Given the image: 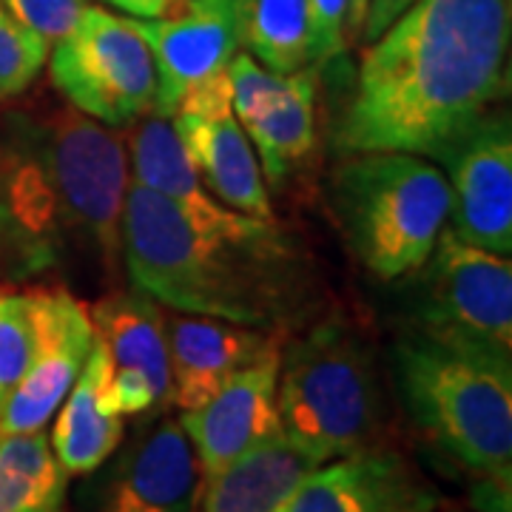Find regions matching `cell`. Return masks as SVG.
I'll use <instances>...</instances> for the list:
<instances>
[{"instance_id": "2", "label": "cell", "mask_w": 512, "mask_h": 512, "mask_svg": "<svg viewBox=\"0 0 512 512\" xmlns=\"http://www.w3.org/2000/svg\"><path fill=\"white\" fill-rule=\"evenodd\" d=\"M128 160L111 128L69 103L0 123V271L15 279L123 265Z\"/></svg>"}, {"instance_id": "13", "label": "cell", "mask_w": 512, "mask_h": 512, "mask_svg": "<svg viewBox=\"0 0 512 512\" xmlns=\"http://www.w3.org/2000/svg\"><path fill=\"white\" fill-rule=\"evenodd\" d=\"M202 470L180 421H157L114 461L94 512H197Z\"/></svg>"}, {"instance_id": "18", "label": "cell", "mask_w": 512, "mask_h": 512, "mask_svg": "<svg viewBox=\"0 0 512 512\" xmlns=\"http://www.w3.org/2000/svg\"><path fill=\"white\" fill-rule=\"evenodd\" d=\"M128 180L160 194L177 205L185 217L208 228H228L245 220V214L222 205L191 165L174 123L160 114H146L126 128Z\"/></svg>"}, {"instance_id": "27", "label": "cell", "mask_w": 512, "mask_h": 512, "mask_svg": "<svg viewBox=\"0 0 512 512\" xmlns=\"http://www.w3.org/2000/svg\"><path fill=\"white\" fill-rule=\"evenodd\" d=\"M15 18L49 46L72 29L86 0H0Z\"/></svg>"}, {"instance_id": "22", "label": "cell", "mask_w": 512, "mask_h": 512, "mask_svg": "<svg viewBox=\"0 0 512 512\" xmlns=\"http://www.w3.org/2000/svg\"><path fill=\"white\" fill-rule=\"evenodd\" d=\"M234 9L239 49L268 72L288 77L316 69L305 0H234Z\"/></svg>"}, {"instance_id": "16", "label": "cell", "mask_w": 512, "mask_h": 512, "mask_svg": "<svg viewBox=\"0 0 512 512\" xmlns=\"http://www.w3.org/2000/svg\"><path fill=\"white\" fill-rule=\"evenodd\" d=\"M202 185L231 211L254 220H274L268 183L256 151L234 117V109L177 111L171 117Z\"/></svg>"}, {"instance_id": "31", "label": "cell", "mask_w": 512, "mask_h": 512, "mask_svg": "<svg viewBox=\"0 0 512 512\" xmlns=\"http://www.w3.org/2000/svg\"><path fill=\"white\" fill-rule=\"evenodd\" d=\"M473 507L478 512H510L512 481L478 478L476 487H473Z\"/></svg>"}, {"instance_id": "20", "label": "cell", "mask_w": 512, "mask_h": 512, "mask_svg": "<svg viewBox=\"0 0 512 512\" xmlns=\"http://www.w3.org/2000/svg\"><path fill=\"white\" fill-rule=\"evenodd\" d=\"M86 308L94 336L109 350L111 367L143 373L160 404L171 402L163 305L154 302L148 293L128 288L106 293Z\"/></svg>"}, {"instance_id": "17", "label": "cell", "mask_w": 512, "mask_h": 512, "mask_svg": "<svg viewBox=\"0 0 512 512\" xmlns=\"http://www.w3.org/2000/svg\"><path fill=\"white\" fill-rule=\"evenodd\" d=\"M111 370L109 350L94 336L86 365L52 419L49 441L66 476L100 470L123 444L126 419L111 404Z\"/></svg>"}, {"instance_id": "24", "label": "cell", "mask_w": 512, "mask_h": 512, "mask_svg": "<svg viewBox=\"0 0 512 512\" xmlns=\"http://www.w3.org/2000/svg\"><path fill=\"white\" fill-rule=\"evenodd\" d=\"M49 43L26 29L0 3V103L15 100L37 83L49 60Z\"/></svg>"}, {"instance_id": "28", "label": "cell", "mask_w": 512, "mask_h": 512, "mask_svg": "<svg viewBox=\"0 0 512 512\" xmlns=\"http://www.w3.org/2000/svg\"><path fill=\"white\" fill-rule=\"evenodd\" d=\"M313 35V63L322 69L348 49L350 0H305Z\"/></svg>"}, {"instance_id": "33", "label": "cell", "mask_w": 512, "mask_h": 512, "mask_svg": "<svg viewBox=\"0 0 512 512\" xmlns=\"http://www.w3.org/2000/svg\"><path fill=\"white\" fill-rule=\"evenodd\" d=\"M365 15H367V0H350V12H348V40H353V43H362V29H365Z\"/></svg>"}, {"instance_id": "5", "label": "cell", "mask_w": 512, "mask_h": 512, "mask_svg": "<svg viewBox=\"0 0 512 512\" xmlns=\"http://www.w3.org/2000/svg\"><path fill=\"white\" fill-rule=\"evenodd\" d=\"M330 197L353 256L384 282L419 274L450 217L444 171L407 151L345 154Z\"/></svg>"}, {"instance_id": "8", "label": "cell", "mask_w": 512, "mask_h": 512, "mask_svg": "<svg viewBox=\"0 0 512 512\" xmlns=\"http://www.w3.org/2000/svg\"><path fill=\"white\" fill-rule=\"evenodd\" d=\"M416 330L464 348L512 356V259L467 245L444 225L421 265Z\"/></svg>"}, {"instance_id": "19", "label": "cell", "mask_w": 512, "mask_h": 512, "mask_svg": "<svg viewBox=\"0 0 512 512\" xmlns=\"http://www.w3.org/2000/svg\"><path fill=\"white\" fill-rule=\"evenodd\" d=\"M322 461L282 430L202 478L200 512H279Z\"/></svg>"}, {"instance_id": "11", "label": "cell", "mask_w": 512, "mask_h": 512, "mask_svg": "<svg viewBox=\"0 0 512 512\" xmlns=\"http://www.w3.org/2000/svg\"><path fill=\"white\" fill-rule=\"evenodd\" d=\"M134 29L146 40L157 72L151 114L168 120L180 109L185 94L202 80L225 72L239 52L234 0H185L168 18L134 20Z\"/></svg>"}, {"instance_id": "23", "label": "cell", "mask_w": 512, "mask_h": 512, "mask_svg": "<svg viewBox=\"0 0 512 512\" xmlns=\"http://www.w3.org/2000/svg\"><path fill=\"white\" fill-rule=\"evenodd\" d=\"M69 476L43 430L0 439V512H69Z\"/></svg>"}, {"instance_id": "21", "label": "cell", "mask_w": 512, "mask_h": 512, "mask_svg": "<svg viewBox=\"0 0 512 512\" xmlns=\"http://www.w3.org/2000/svg\"><path fill=\"white\" fill-rule=\"evenodd\" d=\"M316 74L319 69L291 74L285 92L259 117L242 123L265 183L288 180L311 157L316 146Z\"/></svg>"}, {"instance_id": "25", "label": "cell", "mask_w": 512, "mask_h": 512, "mask_svg": "<svg viewBox=\"0 0 512 512\" xmlns=\"http://www.w3.org/2000/svg\"><path fill=\"white\" fill-rule=\"evenodd\" d=\"M35 348L29 291H0V410L23 379Z\"/></svg>"}, {"instance_id": "6", "label": "cell", "mask_w": 512, "mask_h": 512, "mask_svg": "<svg viewBox=\"0 0 512 512\" xmlns=\"http://www.w3.org/2000/svg\"><path fill=\"white\" fill-rule=\"evenodd\" d=\"M282 433L322 464L376 441L382 384L373 353L345 316L333 313L285 339L276 379Z\"/></svg>"}, {"instance_id": "1", "label": "cell", "mask_w": 512, "mask_h": 512, "mask_svg": "<svg viewBox=\"0 0 512 512\" xmlns=\"http://www.w3.org/2000/svg\"><path fill=\"white\" fill-rule=\"evenodd\" d=\"M510 29V0H413L362 52L333 148L436 160L507 97Z\"/></svg>"}, {"instance_id": "7", "label": "cell", "mask_w": 512, "mask_h": 512, "mask_svg": "<svg viewBox=\"0 0 512 512\" xmlns=\"http://www.w3.org/2000/svg\"><path fill=\"white\" fill-rule=\"evenodd\" d=\"M49 77L60 97L94 123L126 131L154 111L157 72L134 20L86 3L49 49Z\"/></svg>"}, {"instance_id": "30", "label": "cell", "mask_w": 512, "mask_h": 512, "mask_svg": "<svg viewBox=\"0 0 512 512\" xmlns=\"http://www.w3.org/2000/svg\"><path fill=\"white\" fill-rule=\"evenodd\" d=\"M86 3L111 6L114 12H123L126 18L134 20H157L177 12L185 0H86Z\"/></svg>"}, {"instance_id": "32", "label": "cell", "mask_w": 512, "mask_h": 512, "mask_svg": "<svg viewBox=\"0 0 512 512\" xmlns=\"http://www.w3.org/2000/svg\"><path fill=\"white\" fill-rule=\"evenodd\" d=\"M413 0H367V15H365V29H362V40L370 43L373 37H379L393 23V20L402 15L404 9L410 6Z\"/></svg>"}, {"instance_id": "26", "label": "cell", "mask_w": 512, "mask_h": 512, "mask_svg": "<svg viewBox=\"0 0 512 512\" xmlns=\"http://www.w3.org/2000/svg\"><path fill=\"white\" fill-rule=\"evenodd\" d=\"M291 77V74H288ZM288 77L268 72L262 63H256L248 52L239 49L228 63V80H231V103H234V117L242 123L259 117L262 111L274 103L279 94L285 92Z\"/></svg>"}, {"instance_id": "9", "label": "cell", "mask_w": 512, "mask_h": 512, "mask_svg": "<svg viewBox=\"0 0 512 512\" xmlns=\"http://www.w3.org/2000/svg\"><path fill=\"white\" fill-rule=\"evenodd\" d=\"M450 185L447 228L461 242L512 254V123L495 106L433 160Z\"/></svg>"}, {"instance_id": "12", "label": "cell", "mask_w": 512, "mask_h": 512, "mask_svg": "<svg viewBox=\"0 0 512 512\" xmlns=\"http://www.w3.org/2000/svg\"><path fill=\"white\" fill-rule=\"evenodd\" d=\"M439 493L390 447L370 444L330 458L305 478L279 512H436Z\"/></svg>"}, {"instance_id": "3", "label": "cell", "mask_w": 512, "mask_h": 512, "mask_svg": "<svg viewBox=\"0 0 512 512\" xmlns=\"http://www.w3.org/2000/svg\"><path fill=\"white\" fill-rule=\"evenodd\" d=\"M123 268L163 308L248 328L288 330L316 305V276L299 239L276 220L208 228L128 180Z\"/></svg>"}, {"instance_id": "14", "label": "cell", "mask_w": 512, "mask_h": 512, "mask_svg": "<svg viewBox=\"0 0 512 512\" xmlns=\"http://www.w3.org/2000/svg\"><path fill=\"white\" fill-rule=\"evenodd\" d=\"M171 404L185 413L205 404L239 370L285 345V330L248 328L214 316H165Z\"/></svg>"}, {"instance_id": "29", "label": "cell", "mask_w": 512, "mask_h": 512, "mask_svg": "<svg viewBox=\"0 0 512 512\" xmlns=\"http://www.w3.org/2000/svg\"><path fill=\"white\" fill-rule=\"evenodd\" d=\"M111 404L123 419H128V416H143L148 410H154L160 399L143 373L111 370Z\"/></svg>"}, {"instance_id": "10", "label": "cell", "mask_w": 512, "mask_h": 512, "mask_svg": "<svg viewBox=\"0 0 512 512\" xmlns=\"http://www.w3.org/2000/svg\"><path fill=\"white\" fill-rule=\"evenodd\" d=\"M29 299L35 348L23 379L0 410V439L37 433L55 419L94 342L89 308L66 285L32 288Z\"/></svg>"}, {"instance_id": "4", "label": "cell", "mask_w": 512, "mask_h": 512, "mask_svg": "<svg viewBox=\"0 0 512 512\" xmlns=\"http://www.w3.org/2000/svg\"><path fill=\"white\" fill-rule=\"evenodd\" d=\"M393 379L419 433L476 478L512 481V356L407 330Z\"/></svg>"}, {"instance_id": "15", "label": "cell", "mask_w": 512, "mask_h": 512, "mask_svg": "<svg viewBox=\"0 0 512 512\" xmlns=\"http://www.w3.org/2000/svg\"><path fill=\"white\" fill-rule=\"evenodd\" d=\"M279 356L282 348L256 359L222 384L208 402L183 413L180 427L197 453L202 478L220 473L245 450L282 430L276 410Z\"/></svg>"}]
</instances>
